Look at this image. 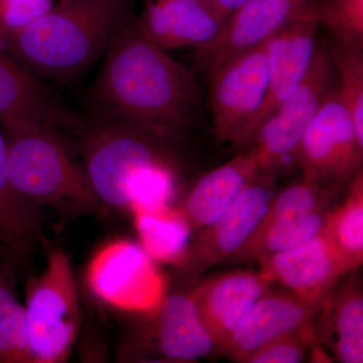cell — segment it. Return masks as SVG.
<instances>
[{
	"label": "cell",
	"instance_id": "6da1fadb",
	"mask_svg": "<svg viewBox=\"0 0 363 363\" xmlns=\"http://www.w3.org/2000/svg\"><path fill=\"white\" fill-rule=\"evenodd\" d=\"M90 100L94 114L133 124L169 147L204 119L192 72L143 37L131 18L107 48Z\"/></svg>",
	"mask_w": 363,
	"mask_h": 363
},
{
	"label": "cell",
	"instance_id": "7a4b0ae2",
	"mask_svg": "<svg viewBox=\"0 0 363 363\" xmlns=\"http://www.w3.org/2000/svg\"><path fill=\"white\" fill-rule=\"evenodd\" d=\"M131 0L56 4L0 45L38 78L68 82L83 73L130 20Z\"/></svg>",
	"mask_w": 363,
	"mask_h": 363
},
{
	"label": "cell",
	"instance_id": "3957f363",
	"mask_svg": "<svg viewBox=\"0 0 363 363\" xmlns=\"http://www.w3.org/2000/svg\"><path fill=\"white\" fill-rule=\"evenodd\" d=\"M6 140L7 178L26 199L71 218L99 211L77 145L65 131L39 126Z\"/></svg>",
	"mask_w": 363,
	"mask_h": 363
},
{
	"label": "cell",
	"instance_id": "277c9868",
	"mask_svg": "<svg viewBox=\"0 0 363 363\" xmlns=\"http://www.w3.org/2000/svg\"><path fill=\"white\" fill-rule=\"evenodd\" d=\"M76 133L86 175L101 204L130 207L131 188L145 172L174 164L172 147L119 119L93 114Z\"/></svg>",
	"mask_w": 363,
	"mask_h": 363
},
{
	"label": "cell",
	"instance_id": "5b68a950",
	"mask_svg": "<svg viewBox=\"0 0 363 363\" xmlns=\"http://www.w3.org/2000/svg\"><path fill=\"white\" fill-rule=\"evenodd\" d=\"M23 306L32 363L67 362L81 318L75 277L63 250L50 253L45 271L28 281Z\"/></svg>",
	"mask_w": 363,
	"mask_h": 363
},
{
	"label": "cell",
	"instance_id": "8992f818",
	"mask_svg": "<svg viewBox=\"0 0 363 363\" xmlns=\"http://www.w3.org/2000/svg\"><path fill=\"white\" fill-rule=\"evenodd\" d=\"M335 84L330 51L317 44L303 82L253 136L250 147L257 157L260 171H271L289 157L294 159L306 128Z\"/></svg>",
	"mask_w": 363,
	"mask_h": 363
},
{
	"label": "cell",
	"instance_id": "52a82bcc",
	"mask_svg": "<svg viewBox=\"0 0 363 363\" xmlns=\"http://www.w3.org/2000/svg\"><path fill=\"white\" fill-rule=\"evenodd\" d=\"M87 283L106 304L128 312L150 313L164 298V279L143 247L114 240L91 257Z\"/></svg>",
	"mask_w": 363,
	"mask_h": 363
},
{
	"label": "cell",
	"instance_id": "ba28073f",
	"mask_svg": "<svg viewBox=\"0 0 363 363\" xmlns=\"http://www.w3.org/2000/svg\"><path fill=\"white\" fill-rule=\"evenodd\" d=\"M363 145L336 84L304 131L294 161L315 180L344 182L362 171Z\"/></svg>",
	"mask_w": 363,
	"mask_h": 363
},
{
	"label": "cell",
	"instance_id": "9c48e42d",
	"mask_svg": "<svg viewBox=\"0 0 363 363\" xmlns=\"http://www.w3.org/2000/svg\"><path fill=\"white\" fill-rule=\"evenodd\" d=\"M267 42L236 55L209 76L210 111L219 143L238 147L243 130L264 104L269 82Z\"/></svg>",
	"mask_w": 363,
	"mask_h": 363
},
{
	"label": "cell",
	"instance_id": "30bf717a",
	"mask_svg": "<svg viewBox=\"0 0 363 363\" xmlns=\"http://www.w3.org/2000/svg\"><path fill=\"white\" fill-rule=\"evenodd\" d=\"M272 181L257 172L213 223L200 229L178 266L186 281H194L238 252L259 225L272 198Z\"/></svg>",
	"mask_w": 363,
	"mask_h": 363
},
{
	"label": "cell",
	"instance_id": "8fae6325",
	"mask_svg": "<svg viewBox=\"0 0 363 363\" xmlns=\"http://www.w3.org/2000/svg\"><path fill=\"white\" fill-rule=\"evenodd\" d=\"M317 2L310 0L267 42L269 82L264 104L241 135L238 147H250L266 119L295 92L304 80L314 56L318 30Z\"/></svg>",
	"mask_w": 363,
	"mask_h": 363
},
{
	"label": "cell",
	"instance_id": "7c38bea8",
	"mask_svg": "<svg viewBox=\"0 0 363 363\" xmlns=\"http://www.w3.org/2000/svg\"><path fill=\"white\" fill-rule=\"evenodd\" d=\"M259 274L310 307L321 310L342 277L353 272L323 229L311 240L257 260Z\"/></svg>",
	"mask_w": 363,
	"mask_h": 363
},
{
	"label": "cell",
	"instance_id": "4fadbf2b",
	"mask_svg": "<svg viewBox=\"0 0 363 363\" xmlns=\"http://www.w3.org/2000/svg\"><path fill=\"white\" fill-rule=\"evenodd\" d=\"M0 123L6 135L39 126L76 131L80 123L59 104L40 78L0 45Z\"/></svg>",
	"mask_w": 363,
	"mask_h": 363
},
{
	"label": "cell",
	"instance_id": "5bb4252c",
	"mask_svg": "<svg viewBox=\"0 0 363 363\" xmlns=\"http://www.w3.org/2000/svg\"><path fill=\"white\" fill-rule=\"evenodd\" d=\"M310 0H247L222 26L216 39L196 49V60L212 75L240 52L264 44Z\"/></svg>",
	"mask_w": 363,
	"mask_h": 363
},
{
	"label": "cell",
	"instance_id": "9a60e30c",
	"mask_svg": "<svg viewBox=\"0 0 363 363\" xmlns=\"http://www.w3.org/2000/svg\"><path fill=\"white\" fill-rule=\"evenodd\" d=\"M269 290V283L259 272L236 271L202 281L189 295L219 351L248 310Z\"/></svg>",
	"mask_w": 363,
	"mask_h": 363
},
{
	"label": "cell",
	"instance_id": "2e32d148",
	"mask_svg": "<svg viewBox=\"0 0 363 363\" xmlns=\"http://www.w3.org/2000/svg\"><path fill=\"white\" fill-rule=\"evenodd\" d=\"M135 21L143 37L162 49H200L223 26L204 0H147Z\"/></svg>",
	"mask_w": 363,
	"mask_h": 363
},
{
	"label": "cell",
	"instance_id": "e0dca14e",
	"mask_svg": "<svg viewBox=\"0 0 363 363\" xmlns=\"http://www.w3.org/2000/svg\"><path fill=\"white\" fill-rule=\"evenodd\" d=\"M319 312L292 294L269 290L248 310L219 351L233 362H242L252 351L298 330Z\"/></svg>",
	"mask_w": 363,
	"mask_h": 363
},
{
	"label": "cell",
	"instance_id": "ac0fdd59",
	"mask_svg": "<svg viewBox=\"0 0 363 363\" xmlns=\"http://www.w3.org/2000/svg\"><path fill=\"white\" fill-rule=\"evenodd\" d=\"M152 313V338L164 359L190 362L217 351L189 294L164 297Z\"/></svg>",
	"mask_w": 363,
	"mask_h": 363
},
{
	"label": "cell",
	"instance_id": "d6986e66",
	"mask_svg": "<svg viewBox=\"0 0 363 363\" xmlns=\"http://www.w3.org/2000/svg\"><path fill=\"white\" fill-rule=\"evenodd\" d=\"M252 150L208 172L193 186L179 209L191 227L202 229L218 219L259 172Z\"/></svg>",
	"mask_w": 363,
	"mask_h": 363
},
{
	"label": "cell",
	"instance_id": "ffe728a7",
	"mask_svg": "<svg viewBox=\"0 0 363 363\" xmlns=\"http://www.w3.org/2000/svg\"><path fill=\"white\" fill-rule=\"evenodd\" d=\"M326 298L321 323L316 327L318 342L328 346L341 363L363 362V296L359 279L353 272Z\"/></svg>",
	"mask_w": 363,
	"mask_h": 363
},
{
	"label": "cell",
	"instance_id": "44dd1931",
	"mask_svg": "<svg viewBox=\"0 0 363 363\" xmlns=\"http://www.w3.org/2000/svg\"><path fill=\"white\" fill-rule=\"evenodd\" d=\"M329 211L327 207L320 208L300 216L257 226L247 242L228 262H257L274 253L298 247L321 233Z\"/></svg>",
	"mask_w": 363,
	"mask_h": 363
},
{
	"label": "cell",
	"instance_id": "7402d4cb",
	"mask_svg": "<svg viewBox=\"0 0 363 363\" xmlns=\"http://www.w3.org/2000/svg\"><path fill=\"white\" fill-rule=\"evenodd\" d=\"M140 245L154 260L178 264L190 243L191 227L180 209L135 212Z\"/></svg>",
	"mask_w": 363,
	"mask_h": 363
},
{
	"label": "cell",
	"instance_id": "603a6c76",
	"mask_svg": "<svg viewBox=\"0 0 363 363\" xmlns=\"http://www.w3.org/2000/svg\"><path fill=\"white\" fill-rule=\"evenodd\" d=\"M43 208L14 190L6 174V140L0 133V240L16 250L40 234Z\"/></svg>",
	"mask_w": 363,
	"mask_h": 363
},
{
	"label": "cell",
	"instance_id": "cb8c5ba5",
	"mask_svg": "<svg viewBox=\"0 0 363 363\" xmlns=\"http://www.w3.org/2000/svg\"><path fill=\"white\" fill-rule=\"evenodd\" d=\"M342 204L330 210L323 231L353 272L363 262V174L351 179Z\"/></svg>",
	"mask_w": 363,
	"mask_h": 363
},
{
	"label": "cell",
	"instance_id": "d4e9b609",
	"mask_svg": "<svg viewBox=\"0 0 363 363\" xmlns=\"http://www.w3.org/2000/svg\"><path fill=\"white\" fill-rule=\"evenodd\" d=\"M0 362L32 363L25 306L16 296L11 274L0 267Z\"/></svg>",
	"mask_w": 363,
	"mask_h": 363
},
{
	"label": "cell",
	"instance_id": "484cf974",
	"mask_svg": "<svg viewBox=\"0 0 363 363\" xmlns=\"http://www.w3.org/2000/svg\"><path fill=\"white\" fill-rule=\"evenodd\" d=\"M336 74L341 102L350 112L358 142L363 145V52L335 44L329 50Z\"/></svg>",
	"mask_w": 363,
	"mask_h": 363
},
{
	"label": "cell",
	"instance_id": "4316f807",
	"mask_svg": "<svg viewBox=\"0 0 363 363\" xmlns=\"http://www.w3.org/2000/svg\"><path fill=\"white\" fill-rule=\"evenodd\" d=\"M327 188L323 183L303 175L301 180L291 184L278 195L272 196L266 213L259 225L264 226L281 219L292 218L327 207Z\"/></svg>",
	"mask_w": 363,
	"mask_h": 363
},
{
	"label": "cell",
	"instance_id": "83f0119b",
	"mask_svg": "<svg viewBox=\"0 0 363 363\" xmlns=\"http://www.w3.org/2000/svg\"><path fill=\"white\" fill-rule=\"evenodd\" d=\"M317 21L345 47H363V0H326L317 2Z\"/></svg>",
	"mask_w": 363,
	"mask_h": 363
},
{
	"label": "cell",
	"instance_id": "f1b7e54d",
	"mask_svg": "<svg viewBox=\"0 0 363 363\" xmlns=\"http://www.w3.org/2000/svg\"><path fill=\"white\" fill-rule=\"evenodd\" d=\"M176 175L174 164H160L149 169L133 184L130 207L135 212L160 211L169 207L175 193Z\"/></svg>",
	"mask_w": 363,
	"mask_h": 363
},
{
	"label": "cell",
	"instance_id": "f546056e",
	"mask_svg": "<svg viewBox=\"0 0 363 363\" xmlns=\"http://www.w3.org/2000/svg\"><path fill=\"white\" fill-rule=\"evenodd\" d=\"M318 342L317 329L309 322L298 330L274 339L247 355L242 363H298Z\"/></svg>",
	"mask_w": 363,
	"mask_h": 363
},
{
	"label": "cell",
	"instance_id": "4dcf8cb0",
	"mask_svg": "<svg viewBox=\"0 0 363 363\" xmlns=\"http://www.w3.org/2000/svg\"><path fill=\"white\" fill-rule=\"evenodd\" d=\"M55 6V0H0V40L21 33Z\"/></svg>",
	"mask_w": 363,
	"mask_h": 363
},
{
	"label": "cell",
	"instance_id": "1f68e13d",
	"mask_svg": "<svg viewBox=\"0 0 363 363\" xmlns=\"http://www.w3.org/2000/svg\"><path fill=\"white\" fill-rule=\"evenodd\" d=\"M204 1L224 26L231 14L238 7L242 6L247 0H204Z\"/></svg>",
	"mask_w": 363,
	"mask_h": 363
},
{
	"label": "cell",
	"instance_id": "d6a6232c",
	"mask_svg": "<svg viewBox=\"0 0 363 363\" xmlns=\"http://www.w3.org/2000/svg\"><path fill=\"white\" fill-rule=\"evenodd\" d=\"M72 1H77V0H59V4H68Z\"/></svg>",
	"mask_w": 363,
	"mask_h": 363
}]
</instances>
